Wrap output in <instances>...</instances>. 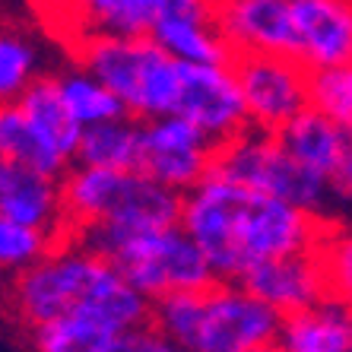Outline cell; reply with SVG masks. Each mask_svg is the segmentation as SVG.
I'll return each instance as SVG.
<instances>
[{
    "mask_svg": "<svg viewBox=\"0 0 352 352\" xmlns=\"http://www.w3.org/2000/svg\"><path fill=\"white\" fill-rule=\"evenodd\" d=\"M153 305L80 235L54 241L35 267L7 279V314L19 330L74 311H96L124 336L153 324Z\"/></svg>",
    "mask_w": 352,
    "mask_h": 352,
    "instance_id": "obj_2",
    "label": "cell"
},
{
    "mask_svg": "<svg viewBox=\"0 0 352 352\" xmlns=\"http://www.w3.org/2000/svg\"><path fill=\"white\" fill-rule=\"evenodd\" d=\"M298 60L311 74L352 64V0H295Z\"/></svg>",
    "mask_w": 352,
    "mask_h": 352,
    "instance_id": "obj_13",
    "label": "cell"
},
{
    "mask_svg": "<svg viewBox=\"0 0 352 352\" xmlns=\"http://www.w3.org/2000/svg\"><path fill=\"white\" fill-rule=\"evenodd\" d=\"M105 257L124 273L127 283L159 302L175 292H194L216 283V273L184 226L140 232L121 238L105 251Z\"/></svg>",
    "mask_w": 352,
    "mask_h": 352,
    "instance_id": "obj_6",
    "label": "cell"
},
{
    "mask_svg": "<svg viewBox=\"0 0 352 352\" xmlns=\"http://www.w3.org/2000/svg\"><path fill=\"white\" fill-rule=\"evenodd\" d=\"M314 254L327 279V298L352 305V222L330 219Z\"/></svg>",
    "mask_w": 352,
    "mask_h": 352,
    "instance_id": "obj_24",
    "label": "cell"
},
{
    "mask_svg": "<svg viewBox=\"0 0 352 352\" xmlns=\"http://www.w3.org/2000/svg\"><path fill=\"white\" fill-rule=\"evenodd\" d=\"M276 346L283 352H352V305L336 298L283 318Z\"/></svg>",
    "mask_w": 352,
    "mask_h": 352,
    "instance_id": "obj_16",
    "label": "cell"
},
{
    "mask_svg": "<svg viewBox=\"0 0 352 352\" xmlns=\"http://www.w3.org/2000/svg\"><path fill=\"white\" fill-rule=\"evenodd\" d=\"M175 115L197 124L216 146L229 143L232 137L251 127L245 96L232 64H184Z\"/></svg>",
    "mask_w": 352,
    "mask_h": 352,
    "instance_id": "obj_9",
    "label": "cell"
},
{
    "mask_svg": "<svg viewBox=\"0 0 352 352\" xmlns=\"http://www.w3.org/2000/svg\"><path fill=\"white\" fill-rule=\"evenodd\" d=\"M54 80H58V89L64 96L67 111L76 118V124L82 131L96 127V124L118 121V118H131V111L124 108L121 98L108 89L98 76H92L86 67L76 64V60L54 70Z\"/></svg>",
    "mask_w": 352,
    "mask_h": 352,
    "instance_id": "obj_20",
    "label": "cell"
},
{
    "mask_svg": "<svg viewBox=\"0 0 352 352\" xmlns=\"http://www.w3.org/2000/svg\"><path fill=\"white\" fill-rule=\"evenodd\" d=\"M140 127H143L140 172H146L159 184L188 194L213 172L219 146L188 118H149V121H140Z\"/></svg>",
    "mask_w": 352,
    "mask_h": 352,
    "instance_id": "obj_8",
    "label": "cell"
},
{
    "mask_svg": "<svg viewBox=\"0 0 352 352\" xmlns=\"http://www.w3.org/2000/svg\"><path fill=\"white\" fill-rule=\"evenodd\" d=\"M0 159L29 165V168L58 175V178H64V175L70 172V168L35 137V131L29 127V121L23 118L16 102H7V105L0 108Z\"/></svg>",
    "mask_w": 352,
    "mask_h": 352,
    "instance_id": "obj_23",
    "label": "cell"
},
{
    "mask_svg": "<svg viewBox=\"0 0 352 352\" xmlns=\"http://www.w3.org/2000/svg\"><path fill=\"white\" fill-rule=\"evenodd\" d=\"M108 352H190L184 346H178L175 340H168L165 333H159L153 324L143 330H133V333H124L115 340V346Z\"/></svg>",
    "mask_w": 352,
    "mask_h": 352,
    "instance_id": "obj_28",
    "label": "cell"
},
{
    "mask_svg": "<svg viewBox=\"0 0 352 352\" xmlns=\"http://www.w3.org/2000/svg\"><path fill=\"white\" fill-rule=\"evenodd\" d=\"M143 159V127L137 118H118L108 124L86 127L76 162L111 172H140Z\"/></svg>",
    "mask_w": 352,
    "mask_h": 352,
    "instance_id": "obj_19",
    "label": "cell"
},
{
    "mask_svg": "<svg viewBox=\"0 0 352 352\" xmlns=\"http://www.w3.org/2000/svg\"><path fill=\"white\" fill-rule=\"evenodd\" d=\"M241 283L283 318L298 314L327 298V279H324V270H320V261L314 251L263 261L251 267Z\"/></svg>",
    "mask_w": 352,
    "mask_h": 352,
    "instance_id": "obj_12",
    "label": "cell"
},
{
    "mask_svg": "<svg viewBox=\"0 0 352 352\" xmlns=\"http://www.w3.org/2000/svg\"><path fill=\"white\" fill-rule=\"evenodd\" d=\"M16 105H19V111H23V118L29 121V127L35 131V137H38L67 168L76 165L82 127L76 124V118L67 111L54 74H45L38 82H32V86L16 98Z\"/></svg>",
    "mask_w": 352,
    "mask_h": 352,
    "instance_id": "obj_15",
    "label": "cell"
},
{
    "mask_svg": "<svg viewBox=\"0 0 352 352\" xmlns=\"http://www.w3.org/2000/svg\"><path fill=\"white\" fill-rule=\"evenodd\" d=\"M254 352H283L279 346H263V349H254Z\"/></svg>",
    "mask_w": 352,
    "mask_h": 352,
    "instance_id": "obj_30",
    "label": "cell"
},
{
    "mask_svg": "<svg viewBox=\"0 0 352 352\" xmlns=\"http://www.w3.org/2000/svg\"><path fill=\"white\" fill-rule=\"evenodd\" d=\"M153 41L168 51L178 64H232V48L216 25L213 7L181 3L168 7L153 25Z\"/></svg>",
    "mask_w": 352,
    "mask_h": 352,
    "instance_id": "obj_14",
    "label": "cell"
},
{
    "mask_svg": "<svg viewBox=\"0 0 352 352\" xmlns=\"http://www.w3.org/2000/svg\"><path fill=\"white\" fill-rule=\"evenodd\" d=\"M67 3L80 19L82 35H149L165 10V0H67Z\"/></svg>",
    "mask_w": 352,
    "mask_h": 352,
    "instance_id": "obj_22",
    "label": "cell"
},
{
    "mask_svg": "<svg viewBox=\"0 0 352 352\" xmlns=\"http://www.w3.org/2000/svg\"><path fill=\"white\" fill-rule=\"evenodd\" d=\"M292 3H295V0H292Z\"/></svg>",
    "mask_w": 352,
    "mask_h": 352,
    "instance_id": "obj_31",
    "label": "cell"
},
{
    "mask_svg": "<svg viewBox=\"0 0 352 352\" xmlns=\"http://www.w3.org/2000/svg\"><path fill=\"white\" fill-rule=\"evenodd\" d=\"M45 74L48 70H45V51H41L38 35L25 23L10 19L0 35V98L3 105L16 102Z\"/></svg>",
    "mask_w": 352,
    "mask_h": 352,
    "instance_id": "obj_21",
    "label": "cell"
},
{
    "mask_svg": "<svg viewBox=\"0 0 352 352\" xmlns=\"http://www.w3.org/2000/svg\"><path fill=\"white\" fill-rule=\"evenodd\" d=\"M181 3H197V7H216V0H165V10L168 7H181ZM162 10V13H165Z\"/></svg>",
    "mask_w": 352,
    "mask_h": 352,
    "instance_id": "obj_29",
    "label": "cell"
},
{
    "mask_svg": "<svg viewBox=\"0 0 352 352\" xmlns=\"http://www.w3.org/2000/svg\"><path fill=\"white\" fill-rule=\"evenodd\" d=\"M153 327L190 352H254L276 346L283 314L238 279H216L153 305Z\"/></svg>",
    "mask_w": 352,
    "mask_h": 352,
    "instance_id": "obj_3",
    "label": "cell"
},
{
    "mask_svg": "<svg viewBox=\"0 0 352 352\" xmlns=\"http://www.w3.org/2000/svg\"><path fill=\"white\" fill-rule=\"evenodd\" d=\"M349 137L352 131H346L340 121L327 115V111H320V108H305L298 118L279 131V140L286 143V149L292 153L305 168H311V172L324 175L330 178V172L336 168L340 156L346 153L349 146Z\"/></svg>",
    "mask_w": 352,
    "mask_h": 352,
    "instance_id": "obj_17",
    "label": "cell"
},
{
    "mask_svg": "<svg viewBox=\"0 0 352 352\" xmlns=\"http://www.w3.org/2000/svg\"><path fill=\"white\" fill-rule=\"evenodd\" d=\"M330 184V206H333V219L352 222V137L346 153L340 156L336 168L330 172L327 178Z\"/></svg>",
    "mask_w": 352,
    "mask_h": 352,
    "instance_id": "obj_27",
    "label": "cell"
},
{
    "mask_svg": "<svg viewBox=\"0 0 352 352\" xmlns=\"http://www.w3.org/2000/svg\"><path fill=\"white\" fill-rule=\"evenodd\" d=\"M29 352H108L118 333L102 314L74 311L23 330Z\"/></svg>",
    "mask_w": 352,
    "mask_h": 352,
    "instance_id": "obj_18",
    "label": "cell"
},
{
    "mask_svg": "<svg viewBox=\"0 0 352 352\" xmlns=\"http://www.w3.org/2000/svg\"><path fill=\"white\" fill-rule=\"evenodd\" d=\"M238 76L251 127L279 133L292 118L311 108V70L298 58L279 54H235Z\"/></svg>",
    "mask_w": 352,
    "mask_h": 352,
    "instance_id": "obj_7",
    "label": "cell"
},
{
    "mask_svg": "<svg viewBox=\"0 0 352 352\" xmlns=\"http://www.w3.org/2000/svg\"><path fill=\"white\" fill-rule=\"evenodd\" d=\"M0 219L48 232L54 241L74 235L67 222L64 178L0 159Z\"/></svg>",
    "mask_w": 352,
    "mask_h": 352,
    "instance_id": "obj_11",
    "label": "cell"
},
{
    "mask_svg": "<svg viewBox=\"0 0 352 352\" xmlns=\"http://www.w3.org/2000/svg\"><path fill=\"white\" fill-rule=\"evenodd\" d=\"M51 248H54V238L48 232L0 219V270L7 279L35 267Z\"/></svg>",
    "mask_w": 352,
    "mask_h": 352,
    "instance_id": "obj_25",
    "label": "cell"
},
{
    "mask_svg": "<svg viewBox=\"0 0 352 352\" xmlns=\"http://www.w3.org/2000/svg\"><path fill=\"white\" fill-rule=\"evenodd\" d=\"M213 172L226 175L245 188L279 197L305 213H314L318 219H333L327 178L305 168L273 131L248 127L229 143H222L216 153Z\"/></svg>",
    "mask_w": 352,
    "mask_h": 352,
    "instance_id": "obj_5",
    "label": "cell"
},
{
    "mask_svg": "<svg viewBox=\"0 0 352 352\" xmlns=\"http://www.w3.org/2000/svg\"><path fill=\"white\" fill-rule=\"evenodd\" d=\"M311 105L352 131V64L311 74Z\"/></svg>",
    "mask_w": 352,
    "mask_h": 352,
    "instance_id": "obj_26",
    "label": "cell"
},
{
    "mask_svg": "<svg viewBox=\"0 0 352 352\" xmlns=\"http://www.w3.org/2000/svg\"><path fill=\"white\" fill-rule=\"evenodd\" d=\"M70 58L105 82L137 121L178 111L184 64L159 48L153 35L89 32L74 38Z\"/></svg>",
    "mask_w": 352,
    "mask_h": 352,
    "instance_id": "obj_4",
    "label": "cell"
},
{
    "mask_svg": "<svg viewBox=\"0 0 352 352\" xmlns=\"http://www.w3.org/2000/svg\"><path fill=\"white\" fill-rule=\"evenodd\" d=\"M181 226L200 245L216 279L241 283L263 261L314 251L327 219L210 172L184 194Z\"/></svg>",
    "mask_w": 352,
    "mask_h": 352,
    "instance_id": "obj_1",
    "label": "cell"
},
{
    "mask_svg": "<svg viewBox=\"0 0 352 352\" xmlns=\"http://www.w3.org/2000/svg\"><path fill=\"white\" fill-rule=\"evenodd\" d=\"M213 16L232 54L298 58L292 0H216Z\"/></svg>",
    "mask_w": 352,
    "mask_h": 352,
    "instance_id": "obj_10",
    "label": "cell"
}]
</instances>
